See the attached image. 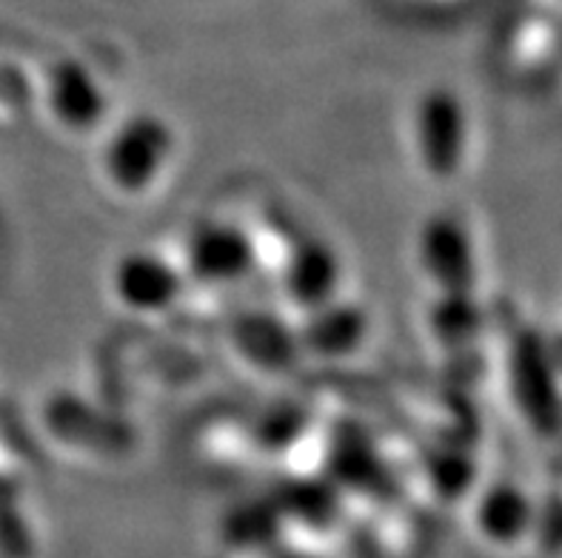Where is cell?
Instances as JSON below:
<instances>
[{"label": "cell", "mask_w": 562, "mask_h": 558, "mask_svg": "<svg viewBox=\"0 0 562 558\" xmlns=\"http://www.w3.org/2000/svg\"><path fill=\"white\" fill-rule=\"evenodd\" d=\"M117 297L137 311H160L178 297V274L155 254H132L114 271Z\"/></svg>", "instance_id": "3"}, {"label": "cell", "mask_w": 562, "mask_h": 558, "mask_svg": "<svg viewBox=\"0 0 562 558\" xmlns=\"http://www.w3.org/2000/svg\"><path fill=\"white\" fill-rule=\"evenodd\" d=\"M463 128V114L457 112V103L451 98L428 100L423 109V155L431 166V171H446V155H442V137L446 132Z\"/></svg>", "instance_id": "7"}, {"label": "cell", "mask_w": 562, "mask_h": 558, "mask_svg": "<svg viewBox=\"0 0 562 558\" xmlns=\"http://www.w3.org/2000/svg\"><path fill=\"white\" fill-rule=\"evenodd\" d=\"M535 502L526 490L514 488L512 481H497L494 488L480 496L474 522L485 542L499 547H512L531 533L535 527Z\"/></svg>", "instance_id": "1"}, {"label": "cell", "mask_w": 562, "mask_h": 558, "mask_svg": "<svg viewBox=\"0 0 562 558\" xmlns=\"http://www.w3.org/2000/svg\"><path fill=\"white\" fill-rule=\"evenodd\" d=\"M306 276H312V280L300 288L297 299H308V305H326V299L331 297V291H335L337 283L335 257L321 246H312L308 251H303L294 260V269L289 271V288L303 283Z\"/></svg>", "instance_id": "5"}, {"label": "cell", "mask_w": 562, "mask_h": 558, "mask_svg": "<svg viewBox=\"0 0 562 558\" xmlns=\"http://www.w3.org/2000/svg\"><path fill=\"white\" fill-rule=\"evenodd\" d=\"M169 149V137L166 128L157 126L155 121L132 123L114 137L112 149H109V171L121 185L149 183L160 169V160Z\"/></svg>", "instance_id": "2"}, {"label": "cell", "mask_w": 562, "mask_h": 558, "mask_svg": "<svg viewBox=\"0 0 562 558\" xmlns=\"http://www.w3.org/2000/svg\"><path fill=\"white\" fill-rule=\"evenodd\" d=\"M94 92L92 86L86 83L83 71L69 69L64 75V80L57 83V98H52L55 103V112L60 117V123L71 128H86L98 123L100 112H103V98L92 94V98H80V94Z\"/></svg>", "instance_id": "6"}, {"label": "cell", "mask_w": 562, "mask_h": 558, "mask_svg": "<svg viewBox=\"0 0 562 558\" xmlns=\"http://www.w3.org/2000/svg\"><path fill=\"white\" fill-rule=\"evenodd\" d=\"M251 269V242L232 226H206L192 240V271L209 283H237Z\"/></svg>", "instance_id": "4"}]
</instances>
